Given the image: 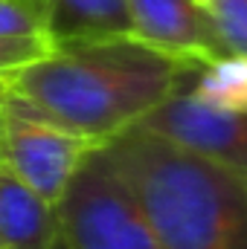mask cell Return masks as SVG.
I'll use <instances>...</instances> for the list:
<instances>
[{
	"label": "cell",
	"mask_w": 247,
	"mask_h": 249,
	"mask_svg": "<svg viewBox=\"0 0 247 249\" xmlns=\"http://www.w3.org/2000/svg\"><path fill=\"white\" fill-rule=\"evenodd\" d=\"M198 70L134 38L62 44L6 78L9 90L44 119L99 145L131 130Z\"/></svg>",
	"instance_id": "cell-1"
},
{
	"label": "cell",
	"mask_w": 247,
	"mask_h": 249,
	"mask_svg": "<svg viewBox=\"0 0 247 249\" xmlns=\"http://www.w3.org/2000/svg\"><path fill=\"white\" fill-rule=\"evenodd\" d=\"M163 249H247V174L131 127L105 145Z\"/></svg>",
	"instance_id": "cell-2"
},
{
	"label": "cell",
	"mask_w": 247,
	"mask_h": 249,
	"mask_svg": "<svg viewBox=\"0 0 247 249\" xmlns=\"http://www.w3.org/2000/svg\"><path fill=\"white\" fill-rule=\"evenodd\" d=\"M56 209L67 249H163L105 148L82 162Z\"/></svg>",
	"instance_id": "cell-3"
},
{
	"label": "cell",
	"mask_w": 247,
	"mask_h": 249,
	"mask_svg": "<svg viewBox=\"0 0 247 249\" xmlns=\"http://www.w3.org/2000/svg\"><path fill=\"white\" fill-rule=\"evenodd\" d=\"M99 148L105 145L35 113L6 84L0 110V165L47 203L59 206L73 174Z\"/></svg>",
	"instance_id": "cell-4"
},
{
	"label": "cell",
	"mask_w": 247,
	"mask_h": 249,
	"mask_svg": "<svg viewBox=\"0 0 247 249\" xmlns=\"http://www.w3.org/2000/svg\"><path fill=\"white\" fill-rule=\"evenodd\" d=\"M134 127L151 130L184 151L247 174V113L212 107L186 87L163 99Z\"/></svg>",
	"instance_id": "cell-5"
},
{
	"label": "cell",
	"mask_w": 247,
	"mask_h": 249,
	"mask_svg": "<svg viewBox=\"0 0 247 249\" xmlns=\"http://www.w3.org/2000/svg\"><path fill=\"white\" fill-rule=\"evenodd\" d=\"M131 38L201 70L224 55L209 20V12L198 0H128Z\"/></svg>",
	"instance_id": "cell-6"
},
{
	"label": "cell",
	"mask_w": 247,
	"mask_h": 249,
	"mask_svg": "<svg viewBox=\"0 0 247 249\" xmlns=\"http://www.w3.org/2000/svg\"><path fill=\"white\" fill-rule=\"evenodd\" d=\"M59 209L0 165V249H56Z\"/></svg>",
	"instance_id": "cell-7"
},
{
	"label": "cell",
	"mask_w": 247,
	"mask_h": 249,
	"mask_svg": "<svg viewBox=\"0 0 247 249\" xmlns=\"http://www.w3.org/2000/svg\"><path fill=\"white\" fill-rule=\"evenodd\" d=\"M44 3L50 12V38L56 47L131 38L128 0H44Z\"/></svg>",
	"instance_id": "cell-8"
},
{
	"label": "cell",
	"mask_w": 247,
	"mask_h": 249,
	"mask_svg": "<svg viewBox=\"0 0 247 249\" xmlns=\"http://www.w3.org/2000/svg\"><path fill=\"white\" fill-rule=\"evenodd\" d=\"M186 90L212 107L247 113V55L212 58L189 78Z\"/></svg>",
	"instance_id": "cell-9"
},
{
	"label": "cell",
	"mask_w": 247,
	"mask_h": 249,
	"mask_svg": "<svg viewBox=\"0 0 247 249\" xmlns=\"http://www.w3.org/2000/svg\"><path fill=\"white\" fill-rule=\"evenodd\" d=\"M0 38H47V41H53L47 3L44 0H0Z\"/></svg>",
	"instance_id": "cell-10"
},
{
	"label": "cell",
	"mask_w": 247,
	"mask_h": 249,
	"mask_svg": "<svg viewBox=\"0 0 247 249\" xmlns=\"http://www.w3.org/2000/svg\"><path fill=\"white\" fill-rule=\"evenodd\" d=\"M224 55H247V0H209L206 6Z\"/></svg>",
	"instance_id": "cell-11"
},
{
	"label": "cell",
	"mask_w": 247,
	"mask_h": 249,
	"mask_svg": "<svg viewBox=\"0 0 247 249\" xmlns=\"http://www.w3.org/2000/svg\"><path fill=\"white\" fill-rule=\"evenodd\" d=\"M56 47L47 38H0V78L6 81L21 67L50 55Z\"/></svg>",
	"instance_id": "cell-12"
},
{
	"label": "cell",
	"mask_w": 247,
	"mask_h": 249,
	"mask_svg": "<svg viewBox=\"0 0 247 249\" xmlns=\"http://www.w3.org/2000/svg\"><path fill=\"white\" fill-rule=\"evenodd\" d=\"M3 96H6V81L0 78V110H3Z\"/></svg>",
	"instance_id": "cell-13"
},
{
	"label": "cell",
	"mask_w": 247,
	"mask_h": 249,
	"mask_svg": "<svg viewBox=\"0 0 247 249\" xmlns=\"http://www.w3.org/2000/svg\"><path fill=\"white\" fill-rule=\"evenodd\" d=\"M198 3H204V6H209V0H198Z\"/></svg>",
	"instance_id": "cell-14"
},
{
	"label": "cell",
	"mask_w": 247,
	"mask_h": 249,
	"mask_svg": "<svg viewBox=\"0 0 247 249\" xmlns=\"http://www.w3.org/2000/svg\"><path fill=\"white\" fill-rule=\"evenodd\" d=\"M56 249H67V247H64V241H62V244H59V247H56Z\"/></svg>",
	"instance_id": "cell-15"
}]
</instances>
